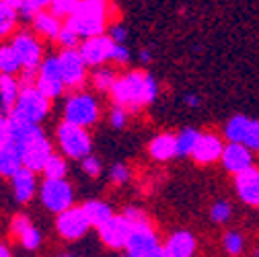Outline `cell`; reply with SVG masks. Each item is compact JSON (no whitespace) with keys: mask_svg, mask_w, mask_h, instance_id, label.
I'll return each mask as SVG.
<instances>
[{"mask_svg":"<svg viewBox=\"0 0 259 257\" xmlns=\"http://www.w3.org/2000/svg\"><path fill=\"white\" fill-rule=\"evenodd\" d=\"M148 154L156 163H169L177 156L175 134L173 132H160L148 142Z\"/></svg>","mask_w":259,"mask_h":257,"instance_id":"cell-19","label":"cell"},{"mask_svg":"<svg viewBox=\"0 0 259 257\" xmlns=\"http://www.w3.org/2000/svg\"><path fill=\"white\" fill-rule=\"evenodd\" d=\"M101 117V103L89 91H74L64 101V121L72 125L89 127L95 125Z\"/></svg>","mask_w":259,"mask_h":257,"instance_id":"cell-3","label":"cell"},{"mask_svg":"<svg viewBox=\"0 0 259 257\" xmlns=\"http://www.w3.org/2000/svg\"><path fill=\"white\" fill-rule=\"evenodd\" d=\"M121 216L130 222V227H140V224H150L148 214H146L142 208H138V206H125V208H123V212H121Z\"/></svg>","mask_w":259,"mask_h":257,"instance_id":"cell-36","label":"cell"},{"mask_svg":"<svg viewBox=\"0 0 259 257\" xmlns=\"http://www.w3.org/2000/svg\"><path fill=\"white\" fill-rule=\"evenodd\" d=\"M21 167V154L15 148L13 140L0 146V177H11Z\"/></svg>","mask_w":259,"mask_h":257,"instance_id":"cell-25","label":"cell"},{"mask_svg":"<svg viewBox=\"0 0 259 257\" xmlns=\"http://www.w3.org/2000/svg\"><path fill=\"white\" fill-rule=\"evenodd\" d=\"M21 93V84L17 80V76H7L0 74V107L3 111H11L13 105L17 103V97Z\"/></svg>","mask_w":259,"mask_h":257,"instance_id":"cell-22","label":"cell"},{"mask_svg":"<svg viewBox=\"0 0 259 257\" xmlns=\"http://www.w3.org/2000/svg\"><path fill=\"white\" fill-rule=\"evenodd\" d=\"M56 41L60 44L62 50H76L78 44H80V37L74 33V31L66 25V23H62L60 31H58V35H56Z\"/></svg>","mask_w":259,"mask_h":257,"instance_id":"cell-35","label":"cell"},{"mask_svg":"<svg viewBox=\"0 0 259 257\" xmlns=\"http://www.w3.org/2000/svg\"><path fill=\"white\" fill-rule=\"evenodd\" d=\"M222 247L231 257H239L245 251V237L241 231H226L222 237Z\"/></svg>","mask_w":259,"mask_h":257,"instance_id":"cell-30","label":"cell"},{"mask_svg":"<svg viewBox=\"0 0 259 257\" xmlns=\"http://www.w3.org/2000/svg\"><path fill=\"white\" fill-rule=\"evenodd\" d=\"M130 179H132V171H130V167L125 163L111 165V169H109V181L113 185H125Z\"/></svg>","mask_w":259,"mask_h":257,"instance_id":"cell-37","label":"cell"},{"mask_svg":"<svg viewBox=\"0 0 259 257\" xmlns=\"http://www.w3.org/2000/svg\"><path fill=\"white\" fill-rule=\"evenodd\" d=\"M19 243L23 245V249L27 251H37L44 243V233L35 227V224H31L29 229H25L21 235H19Z\"/></svg>","mask_w":259,"mask_h":257,"instance_id":"cell-31","label":"cell"},{"mask_svg":"<svg viewBox=\"0 0 259 257\" xmlns=\"http://www.w3.org/2000/svg\"><path fill=\"white\" fill-rule=\"evenodd\" d=\"M76 5H78V0H52L50 7H48V11H50L54 17H58L60 21H66V19L74 13Z\"/></svg>","mask_w":259,"mask_h":257,"instance_id":"cell-33","label":"cell"},{"mask_svg":"<svg viewBox=\"0 0 259 257\" xmlns=\"http://www.w3.org/2000/svg\"><path fill=\"white\" fill-rule=\"evenodd\" d=\"M255 152H251L245 144H231V142H224V148H222V154H220V163L224 167L226 173L231 175H237L249 167H253V156Z\"/></svg>","mask_w":259,"mask_h":257,"instance_id":"cell-14","label":"cell"},{"mask_svg":"<svg viewBox=\"0 0 259 257\" xmlns=\"http://www.w3.org/2000/svg\"><path fill=\"white\" fill-rule=\"evenodd\" d=\"M109 21V0H78L74 13L66 19V25L82 39L103 35Z\"/></svg>","mask_w":259,"mask_h":257,"instance_id":"cell-2","label":"cell"},{"mask_svg":"<svg viewBox=\"0 0 259 257\" xmlns=\"http://www.w3.org/2000/svg\"><path fill=\"white\" fill-rule=\"evenodd\" d=\"M19 72H21V64H19V58L13 52L11 44L0 41V74L17 76Z\"/></svg>","mask_w":259,"mask_h":257,"instance_id":"cell-26","label":"cell"},{"mask_svg":"<svg viewBox=\"0 0 259 257\" xmlns=\"http://www.w3.org/2000/svg\"><path fill=\"white\" fill-rule=\"evenodd\" d=\"M31 25H33V33L44 37V39H54L56 41V35L58 31L62 27V21L58 17H54L48 9L46 11H39L33 15V19H31Z\"/></svg>","mask_w":259,"mask_h":257,"instance_id":"cell-20","label":"cell"},{"mask_svg":"<svg viewBox=\"0 0 259 257\" xmlns=\"http://www.w3.org/2000/svg\"><path fill=\"white\" fill-rule=\"evenodd\" d=\"M50 109H52V101L46 99L35 87H23L17 97V103L9 111V117L39 125L50 115Z\"/></svg>","mask_w":259,"mask_h":257,"instance_id":"cell-4","label":"cell"},{"mask_svg":"<svg viewBox=\"0 0 259 257\" xmlns=\"http://www.w3.org/2000/svg\"><path fill=\"white\" fill-rule=\"evenodd\" d=\"M58 68L62 76L64 91H82L89 82V66L82 62L80 54L76 50H62L58 56Z\"/></svg>","mask_w":259,"mask_h":257,"instance_id":"cell-6","label":"cell"},{"mask_svg":"<svg viewBox=\"0 0 259 257\" xmlns=\"http://www.w3.org/2000/svg\"><path fill=\"white\" fill-rule=\"evenodd\" d=\"M113 44H125L127 39V29L121 25V23H113V25H107V33H105Z\"/></svg>","mask_w":259,"mask_h":257,"instance_id":"cell-43","label":"cell"},{"mask_svg":"<svg viewBox=\"0 0 259 257\" xmlns=\"http://www.w3.org/2000/svg\"><path fill=\"white\" fill-rule=\"evenodd\" d=\"M17 23H19L17 11H13L0 0V41L13 37V33L17 31Z\"/></svg>","mask_w":259,"mask_h":257,"instance_id":"cell-28","label":"cell"},{"mask_svg":"<svg viewBox=\"0 0 259 257\" xmlns=\"http://www.w3.org/2000/svg\"><path fill=\"white\" fill-rule=\"evenodd\" d=\"M243 144H245L251 152H257V148H259V121H257V119H251Z\"/></svg>","mask_w":259,"mask_h":257,"instance_id":"cell-42","label":"cell"},{"mask_svg":"<svg viewBox=\"0 0 259 257\" xmlns=\"http://www.w3.org/2000/svg\"><path fill=\"white\" fill-rule=\"evenodd\" d=\"M249 123H251V119L247 115H241V113L233 115L229 121H226V125H224V138H226V142L243 144L245 134L249 130Z\"/></svg>","mask_w":259,"mask_h":257,"instance_id":"cell-23","label":"cell"},{"mask_svg":"<svg viewBox=\"0 0 259 257\" xmlns=\"http://www.w3.org/2000/svg\"><path fill=\"white\" fill-rule=\"evenodd\" d=\"M222 148H224V142L218 134L214 132H200L198 136V142L191 150V158L196 165H212L216 160H220V154H222Z\"/></svg>","mask_w":259,"mask_h":257,"instance_id":"cell-13","label":"cell"},{"mask_svg":"<svg viewBox=\"0 0 259 257\" xmlns=\"http://www.w3.org/2000/svg\"><path fill=\"white\" fill-rule=\"evenodd\" d=\"M33 87L50 101H54V99H58V97L64 95V84H62V76H60L58 58L56 56H46L41 60Z\"/></svg>","mask_w":259,"mask_h":257,"instance_id":"cell-9","label":"cell"},{"mask_svg":"<svg viewBox=\"0 0 259 257\" xmlns=\"http://www.w3.org/2000/svg\"><path fill=\"white\" fill-rule=\"evenodd\" d=\"M130 229H132V227H130V222L121 214H113L97 231H99V239H101V243L105 247H109L113 251H119L125 245V239L130 235Z\"/></svg>","mask_w":259,"mask_h":257,"instance_id":"cell-15","label":"cell"},{"mask_svg":"<svg viewBox=\"0 0 259 257\" xmlns=\"http://www.w3.org/2000/svg\"><path fill=\"white\" fill-rule=\"evenodd\" d=\"M235 191L243 204L251 208L259 206V169L255 165L235 175Z\"/></svg>","mask_w":259,"mask_h":257,"instance_id":"cell-16","label":"cell"},{"mask_svg":"<svg viewBox=\"0 0 259 257\" xmlns=\"http://www.w3.org/2000/svg\"><path fill=\"white\" fill-rule=\"evenodd\" d=\"M183 101H185V105L191 107V109H196V107L202 105V97H200L198 93H187L185 97H183Z\"/></svg>","mask_w":259,"mask_h":257,"instance_id":"cell-45","label":"cell"},{"mask_svg":"<svg viewBox=\"0 0 259 257\" xmlns=\"http://www.w3.org/2000/svg\"><path fill=\"white\" fill-rule=\"evenodd\" d=\"M39 173H44V179H66V175H68V163H66V158H64L62 154H56L54 152L46 160V165H44V169Z\"/></svg>","mask_w":259,"mask_h":257,"instance_id":"cell-27","label":"cell"},{"mask_svg":"<svg viewBox=\"0 0 259 257\" xmlns=\"http://www.w3.org/2000/svg\"><path fill=\"white\" fill-rule=\"evenodd\" d=\"M233 218V206L231 202L226 200H216L212 206H210V220L216 222V224H226Z\"/></svg>","mask_w":259,"mask_h":257,"instance_id":"cell-32","label":"cell"},{"mask_svg":"<svg viewBox=\"0 0 259 257\" xmlns=\"http://www.w3.org/2000/svg\"><path fill=\"white\" fill-rule=\"evenodd\" d=\"M31 218L27 216V214H23V212H19V214H15L13 218H11V224H9V231H11V235L13 237H17L19 239V235L25 231V229H29L31 227Z\"/></svg>","mask_w":259,"mask_h":257,"instance_id":"cell-41","label":"cell"},{"mask_svg":"<svg viewBox=\"0 0 259 257\" xmlns=\"http://www.w3.org/2000/svg\"><path fill=\"white\" fill-rule=\"evenodd\" d=\"M109 95L113 105H121L127 111H138L156 101L158 82L152 74L144 70H130L115 78Z\"/></svg>","mask_w":259,"mask_h":257,"instance_id":"cell-1","label":"cell"},{"mask_svg":"<svg viewBox=\"0 0 259 257\" xmlns=\"http://www.w3.org/2000/svg\"><path fill=\"white\" fill-rule=\"evenodd\" d=\"M91 231L82 206H70L56 216V233L64 241H78Z\"/></svg>","mask_w":259,"mask_h":257,"instance_id":"cell-10","label":"cell"},{"mask_svg":"<svg viewBox=\"0 0 259 257\" xmlns=\"http://www.w3.org/2000/svg\"><path fill=\"white\" fill-rule=\"evenodd\" d=\"M82 210H84V216L91 224V229H99L101 224H105L115 214L113 208L103 200H89L82 204Z\"/></svg>","mask_w":259,"mask_h":257,"instance_id":"cell-21","label":"cell"},{"mask_svg":"<svg viewBox=\"0 0 259 257\" xmlns=\"http://www.w3.org/2000/svg\"><path fill=\"white\" fill-rule=\"evenodd\" d=\"M127 119H130V111L127 109H123L121 105H111V109H109L111 127H115V130H123V127L127 125Z\"/></svg>","mask_w":259,"mask_h":257,"instance_id":"cell-39","label":"cell"},{"mask_svg":"<svg viewBox=\"0 0 259 257\" xmlns=\"http://www.w3.org/2000/svg\"><path fill=\"white\" fill-rule=\"evenodd\" d=\"M163 247V255L165 257H193L198 251V239L191 231H175Z\"/></svg>","mask_w":259,"mask_h":257,"instance_id":"cell-18","label":"cell"},{"mask_svg":"<svg viewBox=\"0 0 259 257\" xmlns=\"http://www.w3.org/2000/svg\"><path fill=\"white\" fill-rule=\"evenodd\" d=\"M52 0H21V7H19V17H23L25 21H31L35 13L46 11L50 7Z\"/></svg>","mask_w":259,"mask_h":257,"instance_id":"cell-34","label":"cell"},{"mask_svg":"<svg viewBox=\"0 0 259 257\" xmlns=\"http://www.w3.org/2000/svg\"><path fill=\"white\" fill-rule=\"evenodd\" d=\"M5 115V111H3V107H0V117H3Z\"/></svg>","mask_w":259,"mask_h":257,"instance_id":"cell-51","label":"cell"},{"mask_svg":"<svg viewBox=\"0 0 259 257\" xmlns=\"http://www.w3.org/2000/svg\"><path fill=\"white\" fill-rule=\"evenodd\" d=\"M140 257H165V255H163V247L158 245V247H154L152 251H148V253H144V255H140Z\"/></svg>","mask_w":259,"mask_h":257,"instance_id":"cell-46","label":"cell"},{"mask_svg":"<svg viewBox=\"0 0 259 257\" xmlns=\"http://www.w3.org/2000/svg\"><path fill=\"white\" fill-rule=\"evenodd\" d=\"M11 187H13V196L19 204H29L33 200V196L37 194V173L29 171L25 167H19L11 177Z\"/></svg>","mask_w":259,"mask_h":257,"instance_id":"cell-17","label":"cell"},{"mask_svg":"<svg viewBox=\"0 0 259 257\" xmlns=\"http://www.w3.org/2000/svg\"><path fill=\"white\" fill-rule=\"evenodd\" d=\"M158 235L150 224H140V227H132L130 229V235L125 239V245H123V251L132 257H140L148 251H152L154 247H158Z\"/></svg>","mask_w":259,"mask_h":257,"instance_id":"cell-12","label":"cell"},{"mask_svg":"<svg viewBox=\"0 0 259 257\" xmlns=\"http://www.w3.org/2000/svg\"><path fill=\"white\" fill-rule=\"evenodd\" d=\"M11 142V125H9V119L7 115L0 117V146Z\"/></svg>","mask_w":259,"mask_h":257,"instance_id":"cell-44","label":"cell"},{"mask_svg":"<svg viewBox=\"0 0 259 257\" xmlns=\"http://www.w3.org/2000/svg\"><path fill=\"white\" fill-rule=\"evenodd\" d=\"M130 60H132V52L125 48V44H113L109 62H113L115 66H127Z\"/></svg>","mask_w":259,"mask_h":257,"instance_id":"cell-40","label":"cell"},{"mask_svg":"<svg viewBox=\"0 0 259 257\" xmlns=\"http://www.w3.org/2000/svg\"><path fill=\"white\" fill-rule=\"evenodd\" d=\"M115 78H117L115 68L107 66V64L105 66H97V68H93V72H89V82L97 93H109Z\"/></svg>","mask_w":259,"mask_h":257,"instance_id":"cell-24","label":"cell"},{"mask_svg":"<svg viewBox=\"0 0 259 257\" xmlns=\"http://www.w3.org/2000/svg\"><path fill=\"white\" fill-rule=\"evenodd\" d=\"M80 165H82V171H84L89 177H93V179H97V177L103 173V163H101V158H99V156H95V154L84 156V158L80 160Z\"/></svg>","mask_w":259,"mask_h":257,"instance_id":"cell-38","label":"cell"},{"mask_svg":"<svg viewBox=\"0 0 259 257\" xmlns=\"http://www.w3.org/2000/svg\"><path fill=\"white\" fill-rule=\"evenodd\" d=\"M3 3H5L7 7H11L13 11H17V13H19V7H21V0H3Z\"/></svg>","mask_w":259,"mask_h":257,"instance_id":"cell-48","label":"cell"},{"mask_svg":"<svg viewBox=\"0 0 259 257\" xmlns=\"http://www.w3.org/2000/svg\"><path fill=\"white\" fill-rule=\"evenodd\" d=\"M113 50V41L103 33V35H97V37H89L82 39L76 48V52L80 54L82 62L87 64L89 68H97V66H105L109 62Z\"/></svg>","mask_w":259,"mask_h":257,"instance_id":"cell-11","label":"cell"},{"mask_svg":"<svg viewBox=\"0 0 259 257\" xmlns=\"http://www.w3.org/2000/svg\"><path fill=\"white\" fill-rule=\"evenodd\" d=\"M198 136H200V130H196V127H183V130H179L175 134L177 156H189L198 142Z\"/></svg>","mask_w":259,"mask_h":257,"instance_id":"cell-29","label":"cell"},{"mask_svg":"<svg viewBox=\"0 0 259 257\" xmlns=\"http://www.w3.org/2000/svg\"><path fill=\"white\" fill-rule=\"evenodd\" d=\"M58 257H76V255H70V253H62V255H58Z\"/></svg>","mask_w":259,"mask_h":257,"instance_id":"cell-50","label":"cell"},{"mask_svg":"<svg viewBox=\"0 0 259 257\" xmlns=\"http://www.w3.org/2000/svg\"><path fill=\"white\" fill-rule=\"evenodd\" d=\"M56 142L64 158L82 160L84 156L93 154V136L87 127L72 125L68 121H60L56 127Z\"/></svg>","mask_w":259,"mask_h":257,"instance_id":"cell-5","label":"cell"},{"mask_svg":"<svg viewBox=\"0 0 259 257\" xmlns=\"http://www.w3.org/2000/svg\"><path fill=\"white\" fill-rule=\"evenodd\" d=\"M37 189L44 208L56 216L74 206V187L68 179H44Z\"/></svg>","mask_w":259,"mask_h":257,"instance_id":"cell-7","label":"cell"},{"mask_svg":"<svg viewBox=\"0 0 259 257\" xmlns=\"http://www.w3.org/2000/svg\"><path fill=\"white\" fill-rule=\"evenodd\" d=\"M0 257H13V253H11V249L5 245V243H0Z\"/></svg>","mask_w":259,"mask_h":257,"instance_id":"cell-49","label":"cell"},{"mask_svg":"<svg viewBox=\"0 0 259 257\" xmlns=\"http://www.w3.org/2000/svg\"><path fill=\"white\" fill-rule=\"evenodd\" d=\"M11 48L19 58L21 70H37L44 56V44L33 31H15L11 37Z\"/></svg>","mask_w":259,"mask_h":257,"instance_id":"cell-8","label":"cell"},{"mask_svg":"<svg viewBox=\"0 0 259 257\" xmlns=\"http://www.w3.org/2000/svg\"><path fill=\"white\" fill-rule=\"evenodd\" d=\"M140 60H142L144 64H148V62L152 60V52L146 50V48H142V50H140Z\"/></svg>","mask_w":259,"mask_h":257,"instance_id":"cell-47","label":"cell"}]
</instances>
